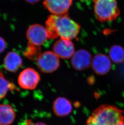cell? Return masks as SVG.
I'll use <instances>...</instances> for the list:
<instances>
[{"instance_id":"cell-20","label":"cell","mask_w":124,"mask_h":125,"mask_svg":"<svg viewBox=\"0 0 124 125\" xmlns=\"http://www.w3.org/2000/svg\"><path fill=\"white\" fill-rule=\"evenodd\" d=\"M117 125H124V121L121 122L120 123H119Z\"/></svg>"},{"instance_id":"cell-9","label":"cell","mask_w":124,"mask_h":125,"mask_svg":"<svg viewBox=\"0 0 124 125\" xmlns=\"http://www.w3.org/2000/svg\"><path fill=\"white\" fill-rule=\"evenodd\" d=\"M91 54L86 50H79L72 57L71 64L75 69L83 71L89 67L91 64Z\"/></svg>"},{"instance_id":"cell-10","label":"cell","mask_w":124,"mask_h":125,"mask_svg":"<svg viewBox=\"0 0 124 125\" xmlns=\"http://www.w3.org/2000/svg\"><path fill=\"white\" fill-rule=\"evenodd\" d=\"M91 66L95 73L102 75L106 74L110 71L111 63L108 56L101 53L94 57L91 62Z\"/></svg>"},{"instance_id":"cell-7","label":"cell","mask_w":124,"mask_h":125,"mask_svg":"<svg viewBox=\"0 0 124 125\" xmlns=\"http://www.w3.org/2000/svg\"><path fill=\"white\" fill-rule=\"evenodd\" d=\"M73 0H44V6L53 15H67Z\"/></svg>"},{"instance_id":"cell-1","label":"cell","mask_w":124,"mask_h":125,"mask_svg":"<svg viewBox=\"0 0 124 125\" xmlns=\"http://www.w3.org/2000/svg\"><path fill=\"white\" fill-rule=\"evenodd\" d=\"M46 28L48 39H53L60 37L61 39L71 40L78 35L80 26L77 23L67 15L52 14L46 21Z\"/></svg>"},{"instance_id":"cell-11","label":"cell","mask_w":124,"mask_h":125,"mask_svg":"<svg viewBox=\"0 0 124 125\" xmlns=\"http://www.w3.org/2000/svg\"><path fill=\"white\" fill-rule=\"evenodd\" d=\"M73 109V106L70 100L64 97L57 98L54 102L53 110L58 117H65L70 114Z\"/></svg>"},{"instance_id":"cell-15","label":"cell","mask_w":124,"mask_h":125,"mask_svg":"<svg viewBox=\"0 0 124 125\" xmlns=\"http://www.w3.org/2000/svg\"><path fill=\"white\" fill-rule=\"evenodd\" d=\"M109 56L110 59L114 62H123L124 61V48L118 45H114L110 50Z\"/></svg>"},{"instance_id":"cell-19","label":"cell","mask_w":124,"mask_h":125,"mask_svg":"<svg viewBox=\"0 0 124 125\" xmlns=\"http://www.w3.org/2000/svg\"><path fill=\"white\" fill-rule=\"evenodd\" d=\"M40 0H25V1L26 2L31 4H32V5L36 3L37 2H38Z\"/></svg>"},{"instance_id":"cell-13","label":"cell","mask_w":124,"mask_h":125,"mask_svg":"<svg viewBox=\"0 0 124 125\" xmlns=\"http://www.w3.org/2000/svg\"><path fill=\"white\" fill-rule=\"evenodd\" d=\"M15 112L11 105L0 104V125H11L15 118Z\"/></svg>"},{"instance_id":"cell-2","label":"cell","mask_w":124,"mask_h":125,"mask_svg":"<svg viewBox=\"0 0 124 125\" xmlns=\"http://www.w3.org/2000/svg\"><path fill=\"white\" fill-rule=\"evenodd\" d=\"M123 111L112 105H101L95 109L85 125H117L124 121Z\"/></svg>"},{"instance_id":"cell-14","label":"cell","mask_w":124,"mask_h":125,"mask_svg":"<svg viewBox=\"0 0 124 125\" xmlns=\"http://www.w3.org/2000/svg\"><path fill=\"white\" fill-rule=\"evenodd\" d=\"M17 90L15 85L7 80L3 73L0 71V99L5 97L9 91Z\"/></svg>"},{"instance_id":"cell-6","label":"cell","mask_w":124,"mask_h":125,"mask_svg":"<svg viewBox=\"0 0 124 125\" xmlns=\"http://www.w3.org/2000/svg\"><path fill=\"white\" fill-rule=\"evenodd\" d=\"M26 37L28 42L38 46L44 45L48 39L46 28L39 24H34L28 28Z\"/></svg>"},{"instance_id":"cell-5","label":"cell","mask_w":124,"mask_h":125,"mask_svg":"<svg viewBox=\"0 0 124 125\" xmlns=\"http://www.w3.org/2000/svg\"><path fill=\"white\" fill-rule=\"evenodd\" d=\"M40 77L38 73L32 68H27L20 73L18 83L20 87L25 90H34L40 82Z\"/></svg>"},{"instance_id":"cell-12","label":"cell","mask_w":124,"mask_h":125,"mask_svg":"<svg viewBox=\"0 0 124 125\" xmlns=\"http://www.w3.org/2000/svg\"><path fill=\"white\" fill-rule=\"evenodd\" d=\"M3 64L6 70L9 72L15 73L22 66V59L17 52L11 51L5 57Z\"/></svg>"},{"instance_id":"cell-3","label":"cell","mask_w":124,"mask_h":125,"mask_svg":"<svg viewBox=\"0 0 124 125\" xmlns=\"http://www.w3.org/2000/svg\"><path fill=\"white\" fill-rule=\"evenodd\" d=\"M94 11L96 18L100 22L112 21L119 15L116 0H94Z\"/></svg>"},{"instance_id":"cell-17","label":"cell","mask_w":124,"mask_h":125,"mask_svg":"<svg viewBox=\"0 0 124 125\" xmlns=\"http://www.w3.org/2000/svg\"><path fill=\"white\" fill-rule=\"evenodd\" d=\"M22 125H47L46 124L42 122H34L32 119H26L24 120Z\"/></svg>"},{"instance_id":"cell-8","label":"cell","mask_w":124,"mask_h":125,"mask_svg":"<svg viewBox=\"0 0 124 125\" xmlns=\"http://www.w3.org/2000/svg\"><path fill=\"white\" fill-rule=\"evenodd\" d=\"M53 51L59 58L68 59L75 53V47L71 40L60 38L54 44Z\"/></svg>"},{"instance_id":"cell-4","label":"cell","mask_w":124,"mask_h":125,"mask_svg":"<svg viewBox=\"0 0 124 125\" xmlns=\"http://www.w3.org/2000/svg\"><path fill=\"white\" fill-rule=\"evenodd\" d=\"M59 57L51 51L41 53L37 59V67L44 73H49L56 71L60 66Z\"/></svg>"},{"instance_id":"cell-16","label":"cell","mask_w":124,"mask_h":125,"mask_svg":"<svg viewBox=\"0 0 124 125\" xmlns=\"http://www.w3.org/2000/svg\"><path fill=\"white\" fill-rule=\"evenodd\" d=\"M41 54V49L40 46L28 42L27 46L24 51V55L26 58L30 60H36Z\"/></svg>"},{"instance_id":"cell-18","label":"cell","mask_w":124,"mask_h":125,"mask_svg":"<svg viewBox=\"0 0 124 125\" xmlns=\"http://www.w3.org/2000/svg\"><path fill=\"white\" fill-rule=\"evenodd\" d=\"M7 46L6 41L3 38L0 37V53H2L5 51Z\"/></svg>"}]
</instances>
